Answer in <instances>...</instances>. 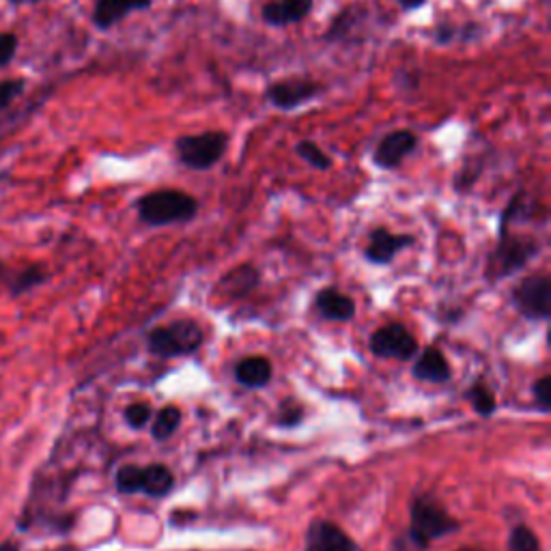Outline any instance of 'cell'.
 Listing matches in <instances>:
<instances>
[{"mask_svg": "<svg viewBox=\"0 0 551 551\" xmlns=\"http://www.w3.org/2000/svg\"><path fill=\"white\" fill-rule=\"evenodd\" d=\"M532 396L534 403H537V410L541 413L551 411V377L549 375H543L541 379L532 384Z\"/></svg>", "mask_w": 551, "mask_h": 551, "instance_id": "cell-27", "label": "cell"}, {"mask_svg": "<svg viewBox=\"0 0 551 551\" xmlns=\"http://www.w3.org/2000/svg\"><path fill=\"white\" fill-rule=\"evenodd\" d=\"M235 382L241 388L248 390H261L272 382L274 377V366L266 356H248L241 357L235 365Z\"/></svg>", "mask_w": 551, "mask_h": 551, "instance_id": "cell-14", "label": "cell"}, {"mask_svg": "<svg viewBox=\"0 0 551 551\" xmlns=\"http://www.w3.org/2000/svg\"><path fill=\"white\" fill-rule=\"evenodd\" d=\"M390 551H429V545H424L422 541H418V538L413 537L410 530H403V532H399L393 538Z\"/></svg>", "mask_w": 551, "mask_h": 551, "instance_id": "cell-29", "label": "cell"}, {"mask_svg": "<svg viewBox=\"0 0 551 551\" xmlns=\"http://www.w3.org/2000/svg\"><path fill=\"white\" fill-rule=\"evenodd\" d=\"M506 551H543V545L532 528H528L526 523H515L510 528Z\"/></svg>", "mask_w": 551, "mask_h": 551, "instance_id": "cell-22", "label": "cell"}, {"mask_svg": "<svg viewBox=\"0 0 551 551\" xmlns=\"http://www.w3.org/2000/svg\"><path fill=\"white\" fill-rule=\"evenodd\" d=\"M295 151H297V156L304 159V162L311 164L312 168H317V170H328V168H332V159L325 156L321 149H319L312 140H302V142H297Z\"/></svg>", "mask_w": 551, "mask_h": 551, "instance_id": "cell-25", "label": "cell"}, {"mask_svg": "<svg viewBox=\"0 0 551 551\" xmlns=\"http://www.w3.org/2000/svg\"><path fill=\"white\" fill-rule=\"evenodd\" d=\"M203 343H205V332L194 319H177V321L158 325L147 332L149 354L162 357V360L196 354Z\"/></svg>", "mask_w": 551, "mask_h": 551, "instance_id": "cell-3", "label": "cell"}, {"mask_svg": "<svg viewBox=\"0 0 551 551\" xmlns=\"http://www.w3.org/2000/svg\"><path fill=\"white\" fill-rule=\"evenodd\" d=\"M26 89V82L15 78V80H0V110L9 108L11 104L18 99Z\"/></svg>", "mask_w": 551, "mask_h": 551, "instance_id": "cell-28", "label": "cell"}, {"mask_svg": "<svg viewBox=\"0 0 551 551\" xmlns=\"http://www.w3.org/2000/svg\"><path fill=\"white\" fill-rule=\"evenodd\" d=\"M175 484H177L175 474L168 465H164V463H149V465H142L140 493H145L153 500H162L173 493Z\"/></svg>", "mask_w": 551, "mask_h": 551, "instance_id": "cell-17", "label": "cell"}, {"mask_svg": "<svg viewBox=\"0 0 551 551\" xmlns=\"http://www.w3.org/2000/svg\"><path fill=\"white\" fill-rule=\"evenodd\" d=\"M413 379L422 384H435L442 385L448 384L453 379V366L450 362L446 360V356L442 354V349L438 347H424L413 357V366H411Z\"/></svg>", "mask_w": 551, "mask_h": 551, "instance_id": "cell-10", "label": "cell"}, {"mask_svg": "<svg viewBox=\"0 0 551 551\" xmlns=\"http://www.w3.org/2000/svg\"><path fill=\"white\" fill-rule=\"evenodd\" d=\"M229 138L222 131H205V134L181 136L177 140V156L181 164L192 170H209L222 159L227 151Z\"/></svg>", "mask_w": 551, "mask_h": 551, "instance_id": "cell-6", "label": "cell"}, {"mask_svg": "<svg viewBox=\"0 0 551 551\" xmlns=\"http://www.w3.org/2000/svg\"><path fill=\"white\" fill-rule=\"evenodd\" d=\"M140 483L142 465H136V463H125V465H121L117 474H114V487L123 495L140 493Z\"/></svg>", "mask_w": 551, "mask_h": 551, "instance_id": "cell-23", "label": "cell"}, {"mask_svg": "<svg viewBox=\"0 0 551 551\" xmlns=\"http://www.w3.org/2000/svg\"><path fill=\"white\" fill-rule=\"evenodd\" d=\"M181 420H184V411L177 405H164L151 418V438L153 442H167L179 431Z\"/></svg>", "mask_w": 551, "mask_h": 551, "instance_id": "cell-19", "label": "cell"}, {"mask_svg": "<svg viewBox=\"0 0 551 551\" xmlns=\"http://www.w3.org/2000/svg\"><path fill=\"white\" fill-rule=\"evenodd\" d=\"M418 138L410 130L393 131L375 149V164L382 168H396L416 149Z\"/></svg>", "mask_w": 551, "mask_h": 551, "instance_id": "cell-12", "label": "cell"}, {"mask_svg": "<svg viewBox=\"0 0 551 551\" xmlns=\"http://www.w3.org/2000/svg\"><path fill=\"white\" fill-rule=\"evenodd\" d=\"M46 278H48V274L43 272L40 266H32V267L22 269V272H18V276H15V278L9 283L11 294H14V295L26 294V291H31L32 286L41 285Z\"/></svg>", "mask_w": 551, "mask_h": 551, "instance_id": "cell-24", "label": "cell"}, {"mask_svg": "<svg viewBox=\"0 0 551 551\" xmlns=\"http://www.w3.org/2000/svg\"><path fill=\"white\" fill-rule=\"evenodd\" d=\"M151 418H153V407L149 403H142V401L128 405L123 411V420L128 422V427L134 429V431L145 429L147 424L151 422Z\"/></svg>", "mask_w": 551, "mask_h": 551, "instance_id": "cell-26", "label": "cell"}, {"mask_svg": "<svg viewBox=\"0 0 551 551\" xmlns=\"http://www.w3.org/2000/svg\"><path fill=\"white\" fill-rule=\"evenodd\" d=\"M14 3H20V0H14ZM29 3H40V0H29Z\"/></svg>", "mask_w": 551, "mask_h": 551, "instance_id": "cell-35", "label": "cell"}, {"mask_svg": "<svg viewBox=\"0 0 551 551\" xmlns=\"http://www.w3.org/2000/svg\"><path fill=\"white\" fill-rule=\"evenodd\" d=\"M368 349L373 356L385 357V360L410 362L420 351V345L403 323H388L371 334Z\"/></svg>", "mask_w": 551, "mask_h": 551, "instance_id": "cell-7", "label": "cell"}, {"mask_svg": "<svg viewBox=\"0 0 551 551\" xmlns=\"http://www.w3.org/2000/svg\"><path fill=\"white\" fill-rule=\"evenodd\" d=\"M416 244V237L413 235H399L390 233L388 229L379 227L371 230L368 235V244L365 248V258L373 266H390L394 261V257L399 252H403L405 248Z\"/></svg>", "mask_w": 551, "mask_h": 551, "instance_id": "cell-9", "label": "cell"}, {"mask_svg": "<svg viewBox=\"0 0 551 551\" xmlns=\"http://www.w3.org/2000/svg\"><path fill=\"white\" fill-rule=\"evenodd\" d=\"M18 52V37L14 32H0V68L11 63Z\"/></svg>", "mask_w": 551, "mask_h": 551, "instance_id": "cell-30", "label": "cell"}, {"mask_svg": "<svg viewBox=\"0 0 551 551\" xmlns=\"http://www.w3.org/2000/svg\"><path fill=\"white\" fill-rule=\"evenodd\" d=\"M315 311L325 321L345 323L356 317V302L334 286H325L315 295Z\"/></svg>", "mask_w": 551, "mask_h": 551, "instance_id": "cell-13", "label": "cell"}, {"mask_svg": "<svg viewBox=\"0 0 551 551\" xmlns=\"http://www.w3.org/2000/svg\"><path fill=\"white\" fill-rule=\"evenodd\" d=\"M136 209L142 224L159 229L194 220L198 213V201L181 190H156L138 198Z\"/></svg>", "mask_w": 551, "mask_h": 551, "instance_id": "cell-1", "label": "cell"}, {"mask_svg": "<svg viewBox=\"0 0 551 551\" xmlns=\"http://www.w3.org/2000/svg\"><path fill=\"white\" fill-rule=\"evenodd\" d=\"M465 401L472 405V410L483 418H492L498 411V399H495L493 390L489 388L483 379L474 382L470 388L465 390Z\"/></svg>", "mask_w": 551, "mask_h": 551, "instance_id": "cell-20", "label": "cell"}, {"mask_svg": "<svg viewBox=\"0 0 551 551\" xmlns=\"http://www.w3.org/2000/svg\"><path fill=\"white\" fill-rule=\"evenodd\" d=\"M418 541L431 547L433 541L450 537L461 530V521L455 519L433 495L418 493L410 504V528H407Z\"/></svg>", "mask_w": 551, "mask_h": 551, "instance_id": "cell-4", "label": "cell"}, {"mask_svg": "<svg viewBox=\"0 0 551 551\" xmlns=\"http://www.w3.org/2000/svg\"><path fill=\"white\" fill-rule=\"evenodd\" d=\"M510 302L528 321H547L551 317V278L547 274L526 276L512 286Z\"/></svg>", "mask_w": 551, "mask_h": 551, "instance_id": "cell-5", "label": "cell"}, {"mask_svg": "<svg viewBox=\"0 0 551 551\" xmlns=\"http://www.w3.org/2000/svg\"><path fill=\"white\" fill-rule=\"evenodd\" d=\"M319 91H321V86H319L317 82L295 78V80L274 82V85L267 89L266 97L272 106L291 110L302 106V104L308 102V99L317 97Z\"/></svg>", "mask_w": 551, "mask_h": 551, "instance_id": "cell-11", "label": "cell"}, {"mask_svg": "<svg viewBox=\"0 0 551 551\" xmlns=\"http://www.w3.org/2000/svg\"><path fill=\"white\" fill-rule=\"evenodd\" d=\"M3 274H5V267H3V263H0V278H3Z\"/></svg>", "mask_w": 551, "mask_h": 551, "instance_id": "cell-34", "label": "cell"}, {"mask_svg": "<svg viewBox=\"0 0 551 551\" xmlns=\"http://www.w3.org/2000/svg\"><path fill=\"white\" fill-rule=\"evenodd\" d=\"M258 283H261V272L255 266H237L220 278L218 289L229 300H239V297L252 294Z\"/></svg>", "mask_w": 551, "mask_h": 551, "instance_id": "cell-15", "label": "cell"}, {"mask_svg": "<svg viewBox=\"0 0 551 551\" xmlns=\"http://www.w3.org/2000/svg\"><path fill=\"white\" fill-rule=\"evenodd\" d=\"M541 241L534 235L512 233L510 229H500L498 246L489 255L487 261V278L489 280H504L517 274L528 263L534 261L541 252Z\"/></svg>", "mask_w": 551, "mask_h": 551, "instance_id": "cell-2", "label": "cell"}, {"mask_svg": "<svg viewBox=\"0 0 551 551\" xmlns=\"http://www.w3.org/2000/svg\"><path fill=\"white\" fill-rule=\"evenodd\" d=\"M456 551H481V549H476V547H459Z\"/></svg>", "mask_w": 551, "mask_h": 551, "instance_id": "cell-33", "label": "cell"}, {"mask_svg": "<svg viewBox=\"0 0 551 551\" xmlns=\"http://www.w3.org/2000/svg\"><path fill=\"white\" fill-rule=\"evenodd\" d=\"M304 418H306L304 405H302L297 399H291L289 396V399H283L278 403V407H276L274 424L280 429H294L300 427V424L304 422Z\"/></svg>", "mask_w": 551, "mask_h": 551, "instance_id": "cell-21", "label": "cell"}, {"mask_svg": "<svg viewBox=\"0 0 551 551\" xmlns=\"http://www.w3.org/2000/svg\"><path fill=\"white\" fill-rule=\"evenodd\" d=\"M0 551H20V547H18V545H15V543L7 541V543L0 545Z\"/></svg>", "mask_w": 551, "mask_h": 551, "instance_id": "cell-32", "label": "cell"}, {"mask_svg": "<svg viewBox=\"0 0 551 551\" xmlns=\"http://www.w3.org/2000/svg\"><path fill=\"white\" fill-rule=\"evenodd\" d=\"M396 3H399L403 9H418L422 7L424 0H396Z\"/></svg>", "mask_w": 551, "mask_h": 551, "instance_id": "cell-31", "label": "cell"}, {"mask_svg": "<svg viewBox=\"0 0 551 551\" xmlns=\"http://www.w3.org/2000/svg\"><path fill=\"white\" fill-rule=\"evenodd\" d=\"M304 551H362L354 538L339 523L315 519L308 523L304 534Z\"/></svg>", "mask_w": 551, "mask_h": 551, "instance_id": "cell-8", "label": "cell"}, {"mask_svg": "<svg viewBox=\"0 0 551 551\" xmlns=\"http://www.w3.org/2000/svg\"><path fill=\"white\" fill-rule=\"evenodd\" d=\"M151 7V0H97L95 11H93V22L97 29H110L121 22L131 11H140Z\"/></svg>", "mask_w": 551, "mask_h": 551, "instance_id": "cell-16", "label": "cell"}, {"mask_svg": "<svg viewBox=\"0 0 551 551\" xmlns=\"http://www.w3.org/2000/svg\"><path fill=\"white\" fill-rule=\"evenodd\" d=\"M312 9V0H274L263 7V18L272 26H286L304 20Z\"/></svg>", "mask_w": 551, "mask_h": 551, "instance_id": "cell-18", "label": "cell"}]
</instances>
